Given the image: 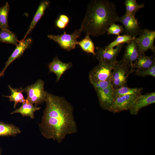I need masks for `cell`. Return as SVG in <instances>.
<instances>
[{"instance_id":"7c38bea8","label":"cell","mask_w":155,"mask_h":155,"mask_svg":"<svg viewBox=\"0 0 155 155\" xmlns=\"http://www.w3.org/2000/svg\"><path fill=\"white\" fill-rule=\"evenodd\" d=\"M137 96L133 94L128 95L116 98L109 111L117 113L129 110Z\"/></svg>"},{"instance_id":"ac0fdd59","label":"cell","mask_w":155,"mask_h":155,"mask_svg":"<svg viewBox=\"0 0 155 155\" xmlns=\"http://www.w3.org/2000/svg\"><path fill=\"white\" fill-rule=\"evenodd\" d=\"M40 108V107L34 106L26 100V102L23 103L20 107L16 109L11 114H13L16 113H20L23 117H29L32 119H33L34 118V112Z\"/></svg>"},{"instance_id":"7402d4cb","label":"cell","mask_w":155,"mask_h":155,"mask_svg":"<svg viewBox=\"0 0 155 155\" xmlns=\"http://www.w3.org/2000/svg\"><path fill=\"white\" fill-rule=\"evenodd\" d=\"M19 41L16 35L9 30H1L0 31V42L16 46Z\"/></svg>"},{"instance_id":"cb8c5ba5","label":"cell","mask_w":155,"mask_h":155,"mask_svg":"<svg viewBox=\"0 0 155 155\" xmlns=\"http://www.w3.org/2000/svg\"><path fill=\"white\" fill-rule=\"evenodd\" d=\"M10 9L8 2L0 7V28L1 30H9L8 18Z\"/></svg>"},{"instance_id":"5bb4252c","label":"cell","mask_w":155,"mask_h":155,"mask_svg":"<svg viewBox=\"0 0 155 155\" xmlns=\"http://www.w3.org/2000/svg\"><path fill=\"white\" fill-rule=\"evenodd\" d=\"M72 63L71 62L65 63L63 62L55 57L53 61L48 64L49 72H52L56 75V82H58L61 76L67 70L70 68L72 66Z\"/></svg>"},{"instance_id":"e0dca14e","label":"cell","mask_w":155,"mask_h":155,"mask_svg":"<svg viewBox=\"0 0 155 155\" xmlns=\"http://www.w3.org/2000/svg\"><path fill=\"white\" fill-rule=\"evenodd\" d=\"M155 63V54L150 56L146 55L145 54L139 55L132 67L134 72L147 69Z\"/></svg>"},{"instance_id":"8992f818","label":"cell","mask_w":155,"mask_h":155,"mask_svg":"<svg viewBox=\"0 0 155 155\" xmlns=\"http://www.w3.org/2000/svg\"><path fill=\"white\" fill-rule=\"evenodd\" d=\"M82 32L76 29L71 34H67L65 31L61 35L48 34V38L57 43L61 48L67 51L74 49L77 45V39L80 37Z\"/></svg>"},{"instance_id":"3957f363","label":"cell","mask_w":155,"mask_h":155,"mask_svg":"<svg viewBox=\"0 0 155 155\" xmlns=\"http://www.w3.org/2000/svg\"><path fill=\"white\" fill-rule=\"evenodd\" d=\"M134 72L131 65L121 60L118 61L112 74L111 82L114 89L126 86L129 75Z\"/></svg>"},{"instance_id":"6da1fadb","label":"cell","mask_w":155,"mask_h":155,"mask_svg":"<svg viewBox=\"0 0 155 155\" xmlns=\"http://www.w3.org/2000/svg\"><path fill=\"white\" fill-rule=\"evenodd\" d=\"M46 106L39 127L45 138L60 143L69 134L75 133L77 126L73 108L64 98L46 91Z\"/></svg>"},{"instance_id":"484cf974","label":"cell","mask_w":155,"mask_h":155,"mask_svg":"<svg viewBox=\"0 0 155 155\" xmlns=\"http://www.w3.org/2000/svg\"><path fill=\"white\" fill-rule=\"evenodd\" d=\"M135 38L127 34L119 35L114 41L108 45L105 46L104 48L105 50L114 48V47L121 44L127 43Z\"/></svg>"},{"instance_id":"9a60e30c","label":"cell","mask_w":155,"mask_h":155,"mask_svg":"<svg viewBox=\"0 0 155 155\" xmlns=\"http://www.w3.org/2000/svg\"><path fill=\"white\" fill-rule=\"evenodd\" d=\"M127 44L121 60L129 63L132 67L138 56L137 45L134 39Z\"/></svg>"},{"instance_id":"2e32d148","label":"cell","mask_w":155,"mask_h":155,"mask_svg":"<svg viewBox=\"0 0 155 155\" xmlns=\"http://www.w3.org/2000/svg\"><path fill=\"white\" fill-rule=\"evenodd\" d=\"M50 2L48 0L41 1L23 40L25 39L27 36L32 32L37 23L44 15L46 9L50 6Z\"/></svg>"},{"instance_id":"f546056e","label":"cell","mask_w":155,"mask_h":155,"mask_svg":"<svg viewBox=\"0 0 155 155\" xmlns=\"http://www.w3.org/2000/svg\"><path fill=\"white\" fill-rule=\"evenodd\" d=\"M55 25L56 27L59 29H63L65 28L68 26L58 18L55 22Z\"/></svg>"},{"instance_id":"30bf717a","label":"cell","mask_w":155,"mask_h":155,"mask_svg":"<svg viewBox=\"0 0 155 155\" xmlns=\"http://www.w3.org/2000/svg\"><path fill=\"white\" fill-rule=\"evenodd\" d=\"M155 102V92L138 96L129 110L132 115H137L141 109Z\"/></svg>"},{"instance_id":"4fadbf2b","label":"cell","mask_w":155,"mask_h":155,"mask_svg":"<svg viewBox=\"0 0 155 155\" xmlns=\"http://www.w3.org/2000/svg\"><path fill=\"white\" fill-rule=\"evenodd\" d=\"M112 86L102 90H95L99 104L103 109L109 111L115 100Z\"/></svg>"},{"instance_id":"9c48e42d","label":"cell","mask_w":155,"mask_h":155,"mask_svg":"<svg viewBox=\"0 0 155 155\" xmlns=\"http://www.w3.org/2000/svg\"><path fill=\"white\" fill-rule=\"evenodd\" d=\"M124 44H121L115 48L105 50L102 47L97 46L95 48L97 50L95 56L99 62L112 63L117 61L116 59Z\"/></svg>"},{"instance_id":"4316f807","label":"cell","mask_w":155,"mask_h":155,"mask_svg":"<svg viewBox=\"0 0 155 155\" xmlns=\"http://www.w3.org/2000/svg\"><path fill=\"white\" fill-rule=\"evenodd\" d=\"M124 31V29L123 26L114 23L109 26L106 32L108 35L113 34L118 36Z\"/></svg>"},{"instance_id":"44dd1931","label":"cell","mask_w":155,"mask_h":155,"mask_svg":"<svg viewBox=\"0 0 155 155\" xmlns=\"http://www.w3.org/2000/svg\"><path fill=\"white\" fill-rule=\"evenodd\" d=\"M142 88H130L126 86L113 90L115 99L126 95L133 94L139 95L141 94Z\"/></svg>"},{"instance_id":"83f0119b","label":"cell","mask_w":155,"mask_h":155,"mask_svg":"<svg viewBox=\"0 0 155 155\" xmlns=\"http://www.w3.org/2000/svg\"><path fill=\"white\" fill-rule=\"evenodd\" d=\"M135 72V74L139 76L144 77L148 75H150L155 77V63L147 69L136 71Z\"/></svg>"},{"instance_id":"7a4b0ae2","label":"cell","mask_w":155,"mask_h":155,"mask_svg":"<svg viewBox=\"0 0 155 155\" xmlns=\"http://www.w3.org/2000/svg\"><path fill=\"white\" fill-rule=\"evenodd\" d=\"M119 17L116 6L108 0H94L90 2L79 29L93 37L102 35L109 26L116 22Z\"/></svg>"},{"instance_id":"4dcf8cb0","label":"cell","mask_w":155,"mask_h":155,"mask_svg":"<svg viewBox=\"0 0 155 155\" xmlns=\"http://www.w3.org/2000/svg\"><path fill=\"white\" fill-rule=\"evenodd\" d=\"M58 18L67 25H68L69 22V18L67 16L64 14H61L59 16Z\"/></svg>"},{"instance_id":"5b68a950","label":"cell","mask_w":155,"mask_h":155,"mask_svg":"<svg viewBox=\"0 0 155 155\" xmlns=\"http://www.w3.org/2000/svg\"><path fill=\"white\" fill-rule=\"evenodd\" d=\"M44 81L39 79L24 89L27 96L26 100L31 104H34L36 107L45 101L46 91L44 90Z\"/></svg>"},{"instance_id":"d4e9b609","label":"cell","mask_w":155,"mask_h":155,"mask_svg":"<svg viewBox=\"0 0 155 155\" xmlns=\"http://www.w3.org/2000/svg\"><path fill=\"white\" fill-rule=\"evenodd\" d=\"M126 7L125 14L135 16L140 9L144 7V3L138 4L136 0H126L124 3Z\"/></svg>"},{"instance_id":"603a6c76","label":"cell","mask_w":155,"mask_h":155,"mask_svg":"<svg viewBox=\"0 0 155 155\" xmlns=\"http://www.w3.org/2000/svg\"><path fill=\"white\" fill-rule=\"evenodd\" d=\"M77 45H79L82 49L85 52L92 54L93 55L95 56V47L90 35H87L85 37L80 41H77Z\"/></svg>"},{"instance_id":"ba28073f","label":"cell","mask_w":155,"mask_h":155,"mask_svg":"<svg viewBox=\"0 0 155 155\" xmlns=\"http://www.w3.org/2000/svg\"><path fill=\"white\" fill-rule=\"evenodd\" d=\"M116 22H119L123 24L125 34L135 38L141 33L142 29L139 26L137 19L135 16L125 14L121 17H118Z\"/></svg>"},{"instance_id":"8fae6325","label":"cell","mask_w":155,"mask_h":155,"mask_svg":"<svg viewBox=\"0 0 155 155\" xmlns=\"http://www.w3.org/2000/svg\"><path fill=\"white\" fill-rule=\"evenodd\" d=\"M32 43V40L30 38L22 39L19 41L15 49L5 63L4 67L0 73V77L4 75L7 68L15 60L21 57L24 51L30 47Z\"/></svg>"},{"instance_id":"277c9868","label":"cell","mask_w":155,"mask_h":155,"mask_svg":"<svg viewBox=\"0 0 155 155\" xmlns=\"http://www.w3.org/2000/svg\"><path fill=\"white\" fill-rule=\"evenodd\" d=\"M118 61L115 62H100L90 72L89 79L90 83H96L102 81L111 82L113 69Z\"/></svg>"},{"instance_id":"1f68e13d","label":"cell","mask_w":155,"mask_h":155,"mask_svg":"<svg viewBox=\"0 0 155 155\" xmlns=\"http://www.w3.org/2000/svg\"><path fill=\"white\" fill-rule=\"evenodd\" d=\"M0 155H1V150L0 148Z\"/></svg>"},{"instance_id":"f1b7e54d","label":"cell","mask_w":155,"mask_h":155,"mask_svg":"<svg viewBox=\"0 0 155 155\" xmlns=\"http://www.w3.org/2000/svg\"><path fill=\"white\" fill-rule=\"evenodd\" d=\"M91 84L93 85L95 90L103 89L112 86L111 81H107L93 83Z\"/></svg>"},{"instance_id":"d6986e66","label":"cell","mask_w":155,"mask_h":155,"mask_svg":"<svg viewBox=\"0 0 155 155\" xmlns=\"http://www.w3.org/2000/svg\"><path fill=\"white\" fill-rule=\"evenodd\" d=\"M9 88L11 92V95L10 96H3L8 98L10 101H13L14 102V107L15 108L17 104L18 103H22L26 102V100L23 94L24 92V89L21 87L20 88H13L10 85H8Z\"/></svg>"},{"instance_id":"ffe728a7","label":"cell","mask_w":155,"mask_h":155,"mask_svg":"<svg viewBox=\"0 0 155 155\" xmlns=\"http://www.w3.org/2000/svg\"><path fill=\"white\" fill-rule=\"evenodd\" d=\"M21 132L20 129L13 125L0 121V136H15Z\"/></svg>"},{"instance_id":"52a82bcc","label":"cell","mask_w":155,"mask_h":155,"mask_svg":"<svg viewBox=\"0 0 155 155\" xmlns=\"http://www.w3.org/2000/svg\"><path fill=\"white\" fill-rule=\"evenodd\" d=\"M139 35L134 39L137 44L138 55L144 54L149 49H150L155 54V30L144 28L142 30Z\"/></svg>"}]
</instances>
